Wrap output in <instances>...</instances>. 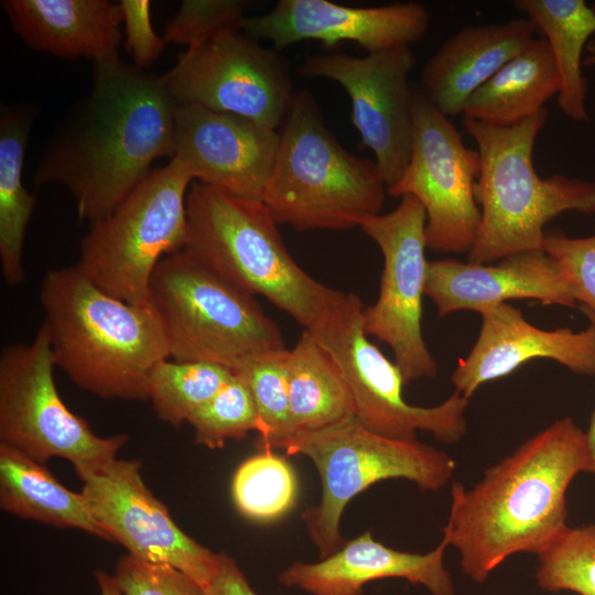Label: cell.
Listing matches in <instances>:
<instances>
[{"mask_svg": "<svg viewBox=\"0 0 595 595\" xmlns=\"http://www.w3.org/2000/svg\"><path fill=\"white\" fill-rule=\"evenodd\" d=\"M178 104L163 76L120 60L95 65L90 93L39 162L37 184L64 185L90 225L109 215L152 171L174 156Z\"/></svg>", "mask_w": 595, "mask_h": 595, "instance_id": "1", "label": "cell"}, {"mask_svg": "<svg viewBox=\"0 0 595 595\" xmlns=\"http://www.w3.org/2000/svg\"><path fill=\"white\" fill-rule=\"evenodd\" d=\"M581 472H589L586 436L567 416L485 469L470 489L453 483L443 534L463 572L480 584L507 558L547 550L569 527L565 496Z\"/></svg>", "mask_w": 595, "mask_h": 595, "instance_id": "2", "label": "cell"}, {"mask_svg": "<svg viewBox=\"0 0 595 595\" xmlns=\"http://www.w3.org/2000/svg\"><path fill=\"white\" fill-rule=\"evenodd\" d=\"M186 212L185 250L239 289L266 298L318 343L363 307L359 296L322 284L295 262L262 201L194 181Z\"/></svg>", "mask_w": 595, "mask_h": 595, "instance_id": "3", "label": "cell"}, {"mask_svg": "<svg viewBox=\"0 0 595 595\" xmlns=\"http://www.w3.org/2000/svg\"><path fill=\"white\" fill-rule=\"evenodd\" d=\"M55 366L102 399L147 400L153 367L170 358L162 321L151 304L121 301L76 264L48 270L40 286Z\"/></svg>", "mask_w": 595, "mask_h": 595, "instance_id": "4", "label": "cell"}, {"mask_svg": "<svg viewBox=\"0 0 595 595\" xmlns=\"http://www.w3.org/2000/svg\"><path fill=\"white\" fill-rule=\"evenodd\" d=\"M547 119L545 108L510 127L464 117L480 162L474 194L482 218L468 262L495 263L543 249L544 227L560 214L595 215V182L563 174L542 178L536 172L533 148Z\"/></svg>", "mask_w": 595, "mask_h": 595, "instance_id": "5", "label": "cell"}, {"mask_svg": "<svg viewBox=\"0 0 595 595\" xmlns=\"http://www.w3.org/2000/svg\"><path fill=\"white\" fill-rule=\"evenodd\" d=\"M387 184L376 161L347 151L306 89L294 93L262 198L278 225L343 230L379 215Z\"/></svg>", "mask_w": 595, "mask_h": 595, "instance_id": "6", "label": "cell"}, {"mask_svg": "<svg viewBox=\"0 0 595 595\" xmlns=\"http://www.w3.org/2000/svg\"><path fill=\"white\" fill-rule=\"evenodd\" d=\"M149 300L162 321L172 360L234 370L255 356L286 348L280 328L255 295L185 249L160 260Z\"/></svg>", "mask_w": 595, "mask_h": 595, "instance_id": "7", "label": "cell"}, {"mask_svg": "<svg viewBox=\"0 0 595 595\" xmlns=\"http://www.w3.org/2000/svg\"><path fill=\"white\" fill-rule=\"evenodd\" d=\"M280 448L309 457L320 474V502L305 509L301 518L321 559L346 542L340 519L355 496L390 478L411 480L422 490L435 491L448 483L456 467L445 452L418 440L376 434L355 415L318 430L298 432Z\"/></svg>", "mask_w": 595, "mask_h": 595, "instance_id": "8", "label": "cell"}, {"mask_svg": "<svg viewBox=\"0 0 595 595\" xmlns=\"http://www.w3.org/2000/svg\"><path fill=\"white\" fill-rule=\"evenodd\" d=\"M193 182L175 156L152 169L109 215L90 225L80 242V270L121 301L148 303L155 267L186 245V197Z\"/></svg>", "mask_w": 595, "mask_h": 595, "instance_id": "9", "label": "cell"}, {"mask_svg": "<svg viewBox=\"0 0 595 595\" xmlns=\"http://www.w3.org/2000/svg\"><path fill=\"white\" fill-rule=\"evenodd\" d=\"M48 337L40 326L31 344H11L0 355V443L44 463L61 457L74 472L116 458L128 435H96L56 389Z\"/></svg>", "mask_w": 595, "mask_h": 595, "instance_id": "10", "label": "cell"}, {"mask_svg": "<svg viewBox=\"0 0 595 595\" xmlns=\"http://www.w3.org/2000/svg\"><path fill=\"white\" fill-rule=\"evenodd\" d=\"M480 162L451 119L413 87V134L409 163L390 187L393 197H415L426 215V247L436 252H469L480 226L474 188Z\"/></svg>", "mask_w": 595, "mask_h": 595, "instance_id": "11", "label": "cell"}, {"mask_svg": "<svg viewBox=\"0 0 595 595\" xmlns=\"http://www.w3.org/2000/svg\"><path fill=\"white\" fill-rule=\"evenodd\" d=\"M163 80L178 105L234 113L272 130L282 126L295 93L288 60L242 30L186 48Z\"/></svg>", "mask_w": 595, "mask_h": 595, "instance_id": "12", "label": "cell"}, {"mask_svg": "<svg viewBox=\"0 0 595 595\" xmlns=\"http://www.w3.org/2000/svg\"><path fill=\"white\" fill-rule=\"evenodd\" d=\"M426 215L421 203L407 195L390 213L367 219L360 228L383 257L377 301L363 311V328L387 344L405 385L432 378L439 365L422 334V299L429 262L425 258Z\"/></svg>", "mask_w": 595, "mask_h": 595, "instance_id": "13", "label": "cell"}, {"mask_svg": "<svg viewBox=\"0 0 595 595\" xmlns=\"http://www.w3.org/2000/svg\"><path fill=\"white\" fill-rule=\"evenodd\" d=\"M415 64L411 47L400 46L363 57L315 54L298 68L302 76L327 78L345 89L351 121L361 144L374 152L387 190L400 178L411 155L413 87L409 74Z\"/></svg>", "mask_w": 595, "mask_h": 595, "instance_id": "14", "label": "cell"}, {"mask_svg": "<svg viewBox=\"0 0 595 595\" xmlns=\"http://www.w3.org/2000/svg\"><path fill=\"white\" fill-rule=\"evenodd\" d=\"M140 468L139 461L113 458L75 473L83 482L80 494L90 512L129 555L170 564L205 589L216 571V553L174 522L142 480Z\"/></svg>", "mask_w": 595, "mask_h": 595, "instance_id": "15", "label": "cell"}, {"mask_svg": "<svg viewBox=\"0 0 595 595\" xmlns=\"http://www.w3.org/2000/svg\"><path fill=\"white\" fill-rule=\"evenodd\" d=\"M322 346L340 367L354 399L355 416L369 431L399 441H416V432L425 431L450 444L465 435L468 399L455 391L434 407L408 403L402 393L403 376L368 339L363 312Z\"/></svg>", "mask_w": 595, "mask_h": 595, "instance_id": "16", "label": "cell"}, {"mask_svg": "<svg viewBox=\"0 0 595 595\" xmlns=\"http://www.w3.org/2000/svg\"><path fill=\"white\" fill-rule=\"evenodd\" d=\"M280 132L250 119L198 105H178L174 156L194 181L230 195L262 201Z\"/></svg>", "mask_w": 595, "mask_h": 595, "instance_id": "17", "label": "cell"}, {"mask_svg": "<svg viewBox=\"0 0 595 595\" xmlns=\"http://www.w3.org/2000/svg\"><path fill=\"white\" fill-rule=\"evenodd\" d=\"M429 11L418 2L348 7L327 0H279L268 12L247 17L242 31L278 51L307 40L334 47L344 41L369 53L410 46L423 39Z\"/></svg>", "mask_w": 595, "mask_h": 595, "instance_id": "18", "label": "cell"}, {"mask_svg": "<svg viewBox=\"0 0 595 595\" xmlns=\"http://www.w3.org/2000/svg\"><path fill=\"white\" fill-rule=\"evenodd\" d=\"M482 326L468 355L451 376L456 391L469 399L484 383L504 378L527 361L551 359L582 376H595V326L547 331L529 323L522 312L501 303L483 310Z\"/></svg>", "mask_w": 595, "mask_h": 595, "instance_id": "19", "label": "cell"}, {"mask_svg": "<svg viewBox=\"0 0 595 595\" xmlns=\"http://www.w3.org/2000/svg\"><path fill=\"white\" fill-rule=\"evenodd\" d=\"M424 295L433 302L440 317L462 310L480 313L508 300H536L571 309L578 304L562 271L543 249L519 252L488 264L454 259L431 261Z\"/></svg>", "mask_w": 595, "mask_h": 595, "instance_id": "20", "label": "cell"}, {"mask_svg": "<svg viewBox=\"0 0 595 595\" xmlns=\"http://www.w3.org/2000/svg\"><path fill=\"white\" fill-rule=\"evenodd\" d=\"M448 545L443 534L436 548L425 554L403 552L376 541L366 531L318 562H293L278 580L311 595H364L366 584L399 577L424 586L431 595H454L452 576L444 566Z\"/></svg>", "mask_w": 595, "mask_h": 595, "instance_id": "21", "label": "cell"}, {"mask_svg": "<svg viewBox=\"0 0 595 595\" xmlns=\"http://www.w3.org/2000/svg\"><path fill=\"white\" fill-rule=\"evenodd\" d=\"M528 18L465 25L426 61L420 90L446 117L463 113L467 99L533 39Z\"/></svg>", "mask_w": 595, "mask_h": 595, "instance_id": "22", "label": "cell"}, {"mask_svg": "<svg viewBox=\"0 0 595 595\" xmlns=\"http://www.w3.org/2000/svg\"><path fill=\"white\" fill-rule=\"evenodd\" d=\"M14 32L32 50L95 65L118 61L122 12L108 0H4Z\"/></svg>", "mask_w": 595, "mask_h": 595, "instance_id": "23", "label": "cell"}, {"mask_svg": "<svg viewBox=\"0 0 595 595\" xmlns=\"http://www.w3.org/2000/svg\"><path fill=\"white\" fill-rule=\"evenodd\" d=\"M560 90V75L544 37L533 39L466 101L464 117L510 127L542 109Z\"/></svg>", "mask_w": 595, "mask_h": 595, "instance_id": "24", "label": "cell"}, {"mask_svg": "<svg viewBox=\"0 0 595 595\" xmlns=\"http://www.w3.org/2000/svg\"><path fill=\"white\" fill-rule=\"evenodd\" d=\"M0 507L11 515L113 541L82 494L61 485L41 463L0 443Z\"/></svg>", "mask_w": 595, "mask_h": 595, "instance_id": "25", "label": "cell"}, {"mask_svg": "<svg viewBox=\"0 0 595 595\" xmlns=\"http://www.w3.org/2000/svg\"><path fill=\"white\" fill-rule=\"evenodd\" d=\"M286 379L293 434L355 415L354 399L340 367L306 331L289 349Z\"/></svg>", "mask_w": 595, "mask_h": 595, "instance_id": "26", "label": "cell"}, {"mask_svg": "<svg viewBox=\"0 0 595 595\" xmlns=\"http://www.w3.org/2000/svg\"><path fill=\"white\" fill-rule=\"evenodd\" d=\"M515 7L527 14L547 40L560 75L558 104L571 120L587 121L583 51L595 33V8L584 0H517Z\"/></svg>", "mask_w": 595, "mask_h": 595, "instance_id": "27", "label": "cell"}, {"mask_svg": "<svg viewBox=\"0 0 595 595\" xmlns=\"http://www.w3.org/2000/svg\"><path fill=\"white\" fill-rule=\"evenodd\" d=\"M32 117L22 107L2 106L0 116V262L4 282L25 280L23 246L35 197L22 182Z\"/></svg>", "mask_w": 595, "mask_h": 595, "instance_id": "28", "label": "cell"}, {"mask_svg": "<svg viewBox=\"0 0 595 595\" xmlns=\"http://www.w3.org/2000/svg\"><path fill=\"white\" fill-rule=\"evenodd\" d=\"M231 376L230 369L213 363L163 359L150 372L148 399L160 420L177 428L209 402Z\"/></svg>", "mask_w": 595, "mask_h": 595, "instance_id": "29", "label": "cell"}, {"mask_svg": "<svg viewBox=\"0 0 595 595\" xmlns=\"http://www.w3.org/2000/svg\"><path fill=\"white\" fill-rule=\"evenodd\" d=\"M231 491L242 516L257 522H271L295 506L299 484L292 465L267 450L239 465L234 474Z\"/></svg>", "mask_w": 595, "mask_h": 595, "instance_id": "30", "label": "cell"}, {"mask_svg": "<svg viewBox=\"0 0 595 595\" xmlns=\"http://www.w3.org/2000/svg\"><path fill=\"white\" fill-rule=\"evenodd\" d=\"M289 349L268 351L236 367L232 374L248 388L260 420L256 445L273 451L293 435L289 411L286 359Z\"/></svg>", "mask_w": 595, "mask_h": 595, "instance_id": "31", "label": "cell"}, {"mask_svg": "<svg viewBox=\"0 0 595 595\" xmlns=\"http://www.w3.org/2000/svg\"><path fill=\"white\" fill-rule=\"evenodd\" d=\"M539 556L538 585L595 595V524L567 527Z\"/></svg>", "mask_w": 595, "mask_h": 595, "instance_id": "32", "label": "cell"}, {"mask_svg": "<svg viewBox=\"0 0 595 595\" xmlns=\"http://www.w3.org/2000/svg\"><path fill=\"white\" fill-rule=\"evenodd\" d=\"M195 442L208 448H223L228 440H242L260 432V420L248 388L234 374L217 394L188 421Z\"/></svg>", "mask_w": 595, "mask_h": 595, "instance_id": "33", "label": "cell"}, {"mask_svg": "<svg viewBox=\"0 0 595 595\" xmlns=\"http://www.w3.org/2000/svg\"><path fill=\"white\" fill-rule=\"evenodd\" d=\"M250 7L246 0H184L165 26L164 42L194 48L224 32L242 30Z\"/></svg>", "mask_w": 595, "mask_h": 595, "instance_id": "34", "label": "cell"}, {"mask_svg": "<svg viewBox=\"0 0 595 595\" xmlns=\"http://www.w3.org/2000/svg\"><path fill=\"white\" fill-rule=\"evenodd\" d=\"M543 250L562 271L576 302L595 314V235L573 238L548 230Z\"/></svg>", "mask_w": 595, "mask_h": 595, "instance_id": "35", "label": "cell"}, {"mask_svg": "<svg viewBox=\"0 0 595 595\" xmlns=\"http://www.w3.org/2000/svg\"><path fill=\"white\" fill-rule=\"evenodd\" d=\"M113 577L123 595H205L193 578L166 563L123 555Z\"/></svg>", "mask_w": 595, "mask_h": 595, "instance_id": "36", "label": "cell"}, {"mask_svg": "<svg viewBox=\"0 0 595 595\" xmlns=\"http://www.w3.org/2000/svg\"><path fill=\"white\" fill-rule=\"evenodd\" d=\"M125 26V48L131 54L133 65L144 69L161 55L166 43L159 36L151 23L149 0H121L119 2Z\"/></svg>", "mask_w": 595, "mask_h": 595, "instance_id": "37", "label": "cell"}, {"mask_svg": "<svg viewBox=\"0 0 595 595\" xmlns=\"http://www.w3.org/2000/svg\"><path fill=\"white\" fill-rule=\"evenodd\" d=\"M216 571L205 595H257L232 558L225 553H216Z\"/></svg>", "mask_w": 595, "mask_h": 595, "instance_id": "38", "label": "cell"}, {"mask_svg": "<svg viewBox=\"0 0 595 595\" xmlns=\"http://www.w3.org/2000/svg\"><path fill=\"white\" fill-rule=\"evenodd\" d=\"M580 310L588 318L589 323L595 326V314L583 306H580ZM585 436L589 455V472L595 474V411L592 415L588 430L585 432Z\"/></svg>", "mask_w": 595, "mask_h": 595, "instance_id": "39", "label": "cell"}, {"mask_svg": "<svg viewBox=\"0 0 595 595\" xmlns=\"http://www.w3.org/2000/svg\"><path fill=\"white\" fill-rule=\"evenodd\" d=\"M96 581L99 586L100 595H123L117 585L113 575H109L102 570L95 572Z\"/></svg>", "mask_w": 595, "mask_h": 595, "instance_id": "40", "label": "cell"}, {"mask_svg": "<svg viewBox=\"0 0 595 595\" xmlns=\"http://www.w3.org/2000/svg\"><path fill=\"white\" fill-rule=\"evenodd\" d=\"M586 56L583 60V66L595 65V39H592L586 46Z\"/></svg>", "mask_w": 595, "mask_h": 595, "instance_id": "41", "label": "cell"}]
</instances>
